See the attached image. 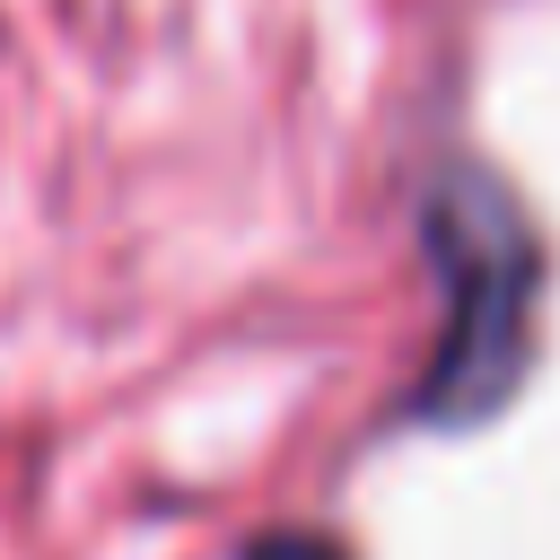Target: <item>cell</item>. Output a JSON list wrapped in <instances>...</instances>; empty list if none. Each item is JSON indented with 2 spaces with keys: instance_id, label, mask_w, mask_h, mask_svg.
I'll use <instances>...</instances> for the list:
<instances>
[{
  "instance_id": "obj_1",
  "label": "cell",
  "mask_w": 560,
  "mask_h": 560,
  "mask_svg": "<svg viewBox=\"0 0 560 560\" xmlns=\"http://www.w3.org/2000/svg\"><path fill=\"white\" fill-rule=\"evenodd\" d=\"M420 245L446 289V324L429 350V376L411 385V420L472 429L490 420L525 376V332L542 298V245L516 210V192L481 166H446L420 210Z\"/></svg>"
},
{
  "instance_id": "obj_2",
  "label": "cell",
  "mask_w": 560,
  "mask_h": 560,
  "mask_svg": "<svg viewBox=\"0 0 560 560\" xmlns=\"http://www.w3.org/2000/svg\"><path fill=\"white\" fill-rule=\"evenodd\" d=\"M245 560H341V542H324V534H262Z\"/></svg>"
}]
</instances>
